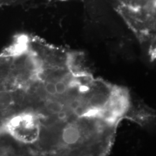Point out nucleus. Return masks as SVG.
<instances>
[{
    "mask_svg": "<svg viewBox=\"0 0 156 156\" xmlns=\"http://www.w3.org/2000/svg\"><path fill=\"white\" fill-rule=\"evenodd\" d=\"M151 60L156 59V0H112Z\"/></svg>",
    "mask_w": 156,
    "mask_h": 156,
    "instance_id": "obj_1",
    "label": "nucleus"
},
{
    "mask_svg": "<svg viewBox=\"0 0 156 156\" xmlns=\"http://www.w3.org/2000/svg\"><path fill=\"white\" fill-rule=\"evenodd\" d=\"M80 129L76 126H68L63 130L62 138L64 143L68 145L76 144L83 136Z\"/></svg>",
    "mask_w": 156,
    "mask_h": 156,
    "instance_id": "obj_2",
    "label": "nucleus"
},
{
    "mask_svg": "<svg viewBox=\"0 0 156 156\" xmlns=\"http://www.w3.org/2000/svg\"><path fill=\"white\" fill-rule=\"evenodd\" d=\"M12 94L5 90L0 91V111H5L11 105L12 102Z\"/></svg>",
    "mask_w": 156,
    "mask_h": 156,
    "instance_id": "obj_3",
    "label": "nucleus"
},
{
    "mask_svg": "<svg viewBox=\"0 0 156 156\" xmlns=\"http://www.w3.org/2000/svg\"><path fill=\"white\" fill-rule=\"evenodd\" d=\"M48 108L51 112L58 113L62 111V106L59 103L56 102H51L48 105Z\"/></svg>",
    "mask_w": 156,
    "mask_h": 156,
    "instance_id": "obj_4",
    "label": "nucleus"
},
{
    "mask_svg": "<svg viewBox=\"0 0 156 156\" xmlns=\"http://www.w3.org/2000/svg\"><path fill=\"white\" fill-rule=\"evenodd\" d=\"M56 92L59 94H64L67 90V86L63 82H58L55 84Z\"/></svg>",
    "mask_w": 156,
    "mask_h": 156,
    "instance_id": "obj_5",
    "label": "nucleus"
},
{
    "mask_svg": "<svg viewBox=\"0 0 156 156\" xmlns=\"http://www.w3.org/2000/svg\"><path fill=\"white\" fill-rule=\"evenodd\" d=\"M45 91L50 95H55L56 92V85L52 82H49L46 84L45 87Z\"/></svg>",
    "mask_w": 156,
    "mask_h": 156,
    "instance_id": "obj_6",
    "label": "nucleus"
}]
</instances>
